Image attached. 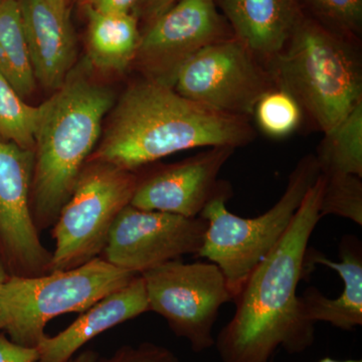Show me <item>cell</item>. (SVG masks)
I'll return each mask as SVG.
<instances>
[{"mask_svg": "<svg viewBox=\"0 0 362 362\" xmlns=\"http://www.w3.org/2000/svg\"><path fill=\"white\" fill-rule=\"evenodd\" d=\"M149 312L144 279L137 275L127 285L102 298L56 337L37 345V362H66L86 343L115 326Z\"/></svg>", "mask_w": 362, "mask_h": 362, "instance_id": "obj_16", "label": "cell"}, {"mask_svg": "<svg viewBox=\"0 0 362 362\" xmlns=\"http://www.w3.org/2000/svg\"><path fill=\"white\" fill-rule=\"evenodd\" d=\"M315 156L320 175L362 177V102L333 129L324 133Z\"/></svg>", "mask_w": 362, "mask_h": 362, "instance_id": "obj_20", "label": "cell"}, {"mask_svg": "<svg viewBox=\"0 0 362 362\" xmlns=\"http://www.w3.org/2000/svg\"><path fill=\"white\" fill-rule=\"evenodd\" d=\"M97 362H180L177 356L166 347L144 342L137 346L120 347L108 358H98Z\"/></svg>", "mask_w": 362, "mask_h": 362, "instance_id": "obj_25", "label": "cell"}, {"mask_svg": "<svg viewBox=\"0 0 362 362\" xmlns=\"http://www.w3.org/2000/svg\"><path fill=\"white\" fill-rule=\"evenodd\" d=\"M33 150L0 139V256L9 275H45L51 269L52 252L33 223Z\"/></svg>", "mask_w": 362, "mask_h": 362, "instance_id": "obj_12", "label": "cell"}, {"mask_svg": "<svg viewBox=\"0 0 362 362\" xmlns=\"http://www.w3.org/2000/svg\"><path fill=\"white\" fill-rule=\"evenodd\" d=\"M173 88L207 108L251 119L259 100L277 86L266 66L233 37L197 52Z\"/></svg>", "mask_w": 362, "mask_h": 362, "instance_id": "obj_9", "label": "cell"}, {"mask_svg": "<svg viewBox=\"0 0 362 362\" xmlns=\"http://www.w3.org/2000/svg\"><path fill=\"white\" fill-rule=\"evenodd\" d=\"M303 112L286 90L276 89L266 93L255 108L254 115L259 129L272 138H285L298 129Z\"/></svg>", "mask_w": 362, "mask_h": 362, "instance_id": "obj_22", "label": "cell"}, {"mask_svg": "<svg viewBox=\"0 0 362 362\" xmlns=\"http://www.w3.org/2000/svg\"><path fill=\"white\" fill-rule=\"evenodd\" d=\"M279 89L286 90L321 132L341 122L362 102L358 45L302 16L284 49L266 64Z\"/></svg>", "mask_w": 362, "mask_h": 362, "instance_id": "obj_4", "label": "cell"}, {"mask_svg": "<svg viewBox=\"0 0 362 362\" xmlns=\"http://www.w3.org/2000/svg\"><path fill=\"white\" fill-rule=\"evenodd\" d=\"M137 180L133 171L88 160L52 226L49 272L77 268L101 256L117 216L130 204Z\"/></svg>", "mask_w": 362, "mask_h": 362, "instance_id": "obj_7", "label": "cell"}, {"mask_svg": "<svg viewBox=\"0 0 362 362\" xmlns=\"http://www.w3.org/2000/svg\"><path fill=\"white\" fill-rule=\"evenodd\" d=\"M90 64L103 71H123L134 63L141 33L134 13H105L86 7Z\"/></svg>", "mask_w": 362, "mask_h": 362, "instance_id": "obj_18", "label": "cell"}, {"mask_svg": "<svg viewBox=\"0 0 362 362\" xmlns=\"http://www.w3.org/2000/svg\"><path fill=\"white\" fill-rule=\"evenodd\" d=\"M137 275L101 257L70 270L9 275L0 290V331L16 344L37 349L49 320L88 310Z\"/></svg>", "mask_w": 362, "mask_h": 362, "instance_id": "obj_5", "label": "cell"}, {"mask_svg": "<svg viewBox=\"0 0 362 362\" xmlns=\"http://www.w3.org/2000/svg\"><path fill=\"white\" fill-rule=\"evenodd\" d=\"M176 1L177 0H140L133 13L136 16H141L147 23H150L156 20L157 16L168 11L169 7L173 6Z\"/></svg>", "mask_w": 362, "mask_h": 362, "instance_id": "obj_28", "label": "cell"}, {"mask_svg": "<svg viewBox=\"0 0 362 362\" xmlns=\"http://www.w3.org/2000/svg\"><path fill=\"white\" fill-rule=\"evenodd\" d=\"M316 20L358 45L362 30V0H307Z\"/></svg>", "mask_w": 362, "mask_h": 362, "instance_id": "obj_24", "label": "cell"}, {"mask_svg": "<svg viewBox=\"0 0 362 362\" xmlns=\"http://www.w3.org/2000/svg\"><path fill=\"white\" fill-rule=\"evenodd\" d=\"M233 37L264 65L284 49L304 16L298 0H214Z\"/></svg>", "mask_w": 362, "mask_h": 362, "instance_id": "obj_17", "label": "cell"}, {"mask_svg": "<svg viewBox=\"0 0 362 362\" xmlns=\"http://www.w3.org/2000/svg\"><path fill=\"white\" fill-rule=\"evenodd\" d=\"M325 183L321 199V218L339 216L362 226V177L359 176H324Z\"/></svg>", "mask_w": 362, "mask_h": 362, "instance_id": "obj_23", "label": "cell"}, {"mask_svg": "<svg viewBox=\"0 0 362 362\" xmlns=\"http://www.w3.org/2000/svg\"><path fill=\"white\" fill-rule=\"evenodd\" d=\"M233 37L214 0H177L147 25L134 63L144 78L173 87L187 62L209 45Z\"/></svg>", "mask_w": 362, "mask_h": 362, "instance_id": "obj_10", "label": "cell"}, {"mask_svg": "<svg viewBox=\"0 0 362 362\" xmlns=\"http://www.w3.org/2000/svg\"><path fill=\"white\" fill-rule=\"evenodd\" d=\"M0 74L21 97L30 96L37 86L18 0H0Z\"/></svg>", "mask_w": 362, "mask_h": 362, "instance_id": "obj_19", "label": "cell"}, {"mask_svg": "<svg viewBox=\"0 0 362 362\" xmlns=\"http://www.w3.org/2000/svg\"><path fill=\"white\" fill-rule=\"evenodd\" d=\"M340 261H331L313 247L307 249L304 259V277L314 266L337 271L344 284L335 299L324 296L315 287L299 295L300 308L306 320L325 322L343 331H352L362 325V247L361 240L351 235L342 238Z\"/></svg>", "mask_w": 362, "mask_h": 362, "instance_id": "obj_15", "label": "cell"}, {"mask_svg": "<svg viewBox=\"0 0 362 362\" xmlns=\"http://www.w3.org/2000/svg\"><path fill=\"white\" fill-rule=\"evenodd\" d=\"M235 148L211 147L202 153L138 176L130 206L145 211L199 218L216 197H232L230 183L218 180Z\"/></svg>", "mask_w": 362, "mask_h": 362, "instance_id": "obj_13", "label": "cell"}, {"mask_svg": "<svg viewBox=\"0 0 362 362\" xmlns=\"http://www.w3.org/2000/svg\"><path fill=\"white\" fill-rule=\"evenodd\" d=\"M39 350L21 346L0 334V362H37Z\"/></svg>", "mask_w": 362, "mask_h": 362, "instance_id": "obj_26", "label": "cell"}, {"mask_svg": "<svg viewBox=\"0 0 362 362\" xmlns=\"http://www.w3.org/2000/svg\"><path fill=\"white\" fill-rule=\"evenodd\" d=\"M320 175L315 156H304L293 169L284 194L266 213L242 218L228 211L230 197L221 195L207 204L201 218L206 221L204 245L197 257L216 264L237 296L255 267L278 244Z\"/></svg>", "mask_w": 362, "mask_h": 362, "instance_id": "obj_6", "label": "cell"}, {"mask_svg": "<svg viewBox=\"0 0 362 362\" xmlns=\"http://www.w3.org/2000/svg\"><path fill=\"white\" fill-rule=\"evenodd\" d=\"M40 107L23 101L2 74H0V139L21 148L35 150V132Z\"/></svg>", "mask_w": 362, "mask_h": 362, "instance_id": "obj_21", "label": "cell"}, {"mask_svg": "<svg viewBox=\"0 0 362 362\" xmlns=\"http://www.w3.org/2000/svg\"><path fill=\"white\" fill-rule=\"evenodd\" d=\"M140 0H85L86 6L105 13H131Z\"/></svg>", "mask_w": 362, "mask_h": 362, "instance_id": "obj_27", "label": "cell"}, {"mask_svg": "<svg viewBox=\"0 0 362 362\" xmlns=\"http://www.w3.org/2000/svg\"><path fill=\"white\" fill-rule=\"evenodd\" d=\"M250 120L207 108L144 78L124 92L89 159L136 173L185 150L237 149L255 139Z\"/></svg>", "mask_w": 362, "mask_h": 362, "instance_id": "obj_2", "label": "cell"}, {"mask_svg": "<svg viewBox=\"0 0 362 362\" xmlns=\"http://www.w3.org/2000/svg\"><path fill=\"white\" fill-rule=\"evenodd\" d=\"M207 223L199 218L124 207L112 226L101 258L112 265L142 274L185 255H197L204 245Z\"/></svg>", "mask_w": 362, "mask_h": 362, "instance_id": "obj_11", "label": "cell"}, {"mask_svg": "<svg viewBox=\"0 0 362 362\" xmlns=\"http://www.w3.org/2000/svg\"><path fill=\"white\" fill-rule=\"evenodd\" d=\"M98 358H99V354L96 351L88 349L78 354V356L71 357L70 361L66 362H97Z\"/></svg>", "mask_w": 362, "mask_h": 362, "instance_id": "obj_29", "label": "cell"}, {"mask_svg": "<svg viewBox=\"0 0 362 362\" xmlns=\"http://www.w3.org/2000/svg\"><path fill=\"white\" fill-rule=\"evenodd\" d=\"M9 273L7 271L6 264H4V259L0 256V290H1L2 285L6 282L7 278H8Z\"/></svg>", "mask_w": 362, "mask_h": 362, "instance_id": "obj_30", "label": "cell"}, {"mask_svg": "<svg viewBox=\"0 0 362 362\" xmlns=\"http://www.w3.org/2000/svg\"><path fill=\"white\" fill-rule=\"evenodd\" d=\"M318 362H362L361 359H347V361H337V359H332L330 357H325Z\"/></svg>", "mask_w": 362, "mask_h": 362, "instance_id": "obj_31", "label": "cell"}, {"mask_svg": "<svg viewBox=\"0 0 362 362\" xmlns=\"http://www.w3.org/2000/svg\"><path fill=\"white\" fill-rule=\"evenodd\" d=\"M144 279L149 311L168 322L177 337L197 354L214 346V327L221 307L233 301L223 272L216 264L181 259L140 274Z\"/></svg>", "mask_w": 362, "mask_h": 362, "instance_id": "obj_8", "label": "cell"}, {"mask_svg": "<svg viewBox=\"0 0 362 362\" xmlns=\"http://www.w3.org/2000/svg\"><path fill=\"white\" fill-rule=\"evenodd\" d=\"M110 89L70 73L40 107L30 206L37 232L52 228L101 137Z\"/></svg>", "mask_w": 362, "mask_h": 362, "instance_id": "obj_3", "label": "cell"}, {"mask_svg": "<svg viewBox=\"0 0 362 362\" xmlns=\"http://www.w3.org/2000/svg\"><path fill=\"white\" fill-rule=\"evenodd\" d=\"M35 80L56 90L70 75L76 37L68 0H18Z\"/></svg>", "mask_w": 362, "mask_h": 362, "instance_id": "obj_14", "label": "cell"}, {"mask_svg": "<svg viewBox=\"0 0 362 362\" xmlns=\"http://www.w3.org/2000/svg\"><path fill=\"white\" fill-rule=\"evenodd\" d=\"M325 178L319 175L283 237L255 267L237 296L233 316L216 337L221 362H271L278 349L302 354L315 339V324L300 308L298 285L319 221Z\"/></svg>", "mask_w": 362, "mask_h": 362, "instance_id": "obj_1", "label": "cell"}]
</instances>
